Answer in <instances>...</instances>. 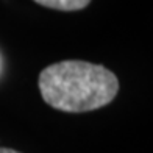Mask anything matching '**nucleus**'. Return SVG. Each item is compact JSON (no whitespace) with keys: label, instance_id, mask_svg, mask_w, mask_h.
Listing matches in <instances>:
<instances>
[{"label":"nucleus","instance_id":"nucleus-1","mask_svg":"<svg viewBox=\"0 0 153 153\" xmlns=\"http://www.w3.org/2000/svg\"><path fill=\"white\" fill-rule=\"evenodd\" d=\"M44 102L64 113H88L114 100L119 80L109 69L80 59H66L39 74Z\"/></svg>","mask_w":153,"mask_h":153},{"label":"nucleus","instance_id":"nucleus-2","mask_svg":"<svg viewBox=\"0 0 153 153\" xmlns=\"http://www.w3.org/2000/svg\"><path fill=\"white\" fill-rule=\"evenodd\" d=\"M39 5L50 10H59V11H80L85 10L91 3V0H33Z\"/></svg>","mask_w":153,"mask_h":153},{"label":"nucleus","instance_id":"nucleus-3","mask_svg":"<svg viewBox=\"0 0 153 153\" xmlns=\"http://www.w3.org/2000/svg\"><path fill=\"white\" fill-rule=\"evenodd\" d=\"M0 153H20L17 150H13V149H5V147H0Z\"/></svg>","mask_w":153,"mask_h":153}]
</instances>
